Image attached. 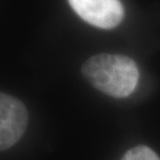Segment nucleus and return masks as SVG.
<instances>
[{
	"label": "nucleus",
	"instance_id": "1",
	"mask_svg": "<svg viewBox=\"0 0 160 160\" xmlns=\"http://www.w3.org/2000/svg\"><path fill=\"white\" fill-rule=\"evenodd\" d=\"M82 74L94 88L115 98L129 96L139 81L135 62L127 56L114 53H100L87 59Z\"/></svg>",
	"mask_w": 160,
	"mask_h": 160
},
{
	"label": "nucleus",
	"instance_id": "2",
	"mask_svg": "<svg viewBox=\"0 0 160 160\" xmlns=\"http://www.w3.org/2000/svg\"><path fill=\"white\" fill-rule=\"evenodd\" d=\"M28 126L24 103L8 94L0 92V151L8 149L20 140Z\"/></svg>",
	"mask_w": 160,
	"mask_h": 160
},
{
	"label": "nucleus",
	"instance_id": "3",
	"mask_svg": "<svg viewBox=\"0 0 160 160\" xmlns=\"http://www.w3.org/2000/svg\"><path fill=\"white\" fill-rule=\"evenodd\" d=\"M71 8L84 22L101 29H113L123 19L120 0H69Z\"/></svg>",
	"mask_w": 160,
	"mask_h": 160
},
{
	"label": "nucleus",
	"instance_id": "4",
	"mask_svg": "<svg viewBox=\"0 0 160 160\" xmlns=\"http://www.w3.org/2000/svg\"><path fill=\"white\" fill-rule=\"evenodd\" d=\"M121 160H160V158L147 146H135L128 149Z\"/></svg>",
	"mask_w": 160,
	"mask_h": 160
}]
</instances>
